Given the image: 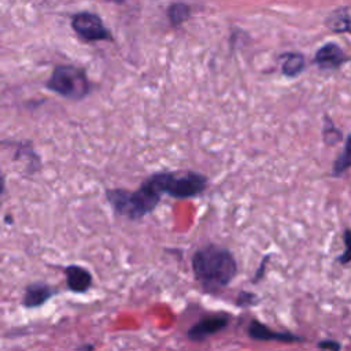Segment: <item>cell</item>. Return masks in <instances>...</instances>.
<instances>
[{"label": "cell", "mask_w": 351, "mask_h": 351, "mask_svg": "<svg viewBox=\"0 0 351 351\" xmlns=\"http://www.w3.org/2000/svg\"><path fill=\"white\" fill-rule=\"evenodd\" d=\"M66 284L71 292L84 293L92 287V274L88 269L78 265H69L64 269Z\"/></svg>", "instance_id": "cell-9"}, {"label": "cell", "mask_w": 351, "mask_h": 351, "mask_svg": "<svg viewBox=\"0 0 351 351\" xmlns=\"http://www.w3.org/2000/svg\"><path fill=\"white\" fill-rule=\"evenodd\" d=\"M326 26L336 33H351V7H341L329 14Z\"/></svg>", "instance_id": "cell-11"}, {"label": "cell", "mask_w": 351, "mask_h": 351, "mask_svg": "<svg viewBox=\"0 0 351 351\" xmlns=\"http://www.w3.org/2000/svg\"><path fill=\"white\" fill-rule=\"evenodd\" d=\"M267 261H269V255H266V256L262 259V262H261V265H259V267H258V270H256L254 278L251 280L252 282H258V281L262 278V276H263V273H265V269H266Z\"/></svg>", "instance_id": "cell-19"}, {"label": "cell", "mask_w": 351, "mask_h": 351, "mask_svg": "<svg viewBox=\"0 0 351 351\" xmlns=\"http://www.w3.org/2000/svg\"><path fill=\"white\" fill-rule=\"evenodd\" d=\"M167 15L174 25H180L189 16V7L184 3H176L169 8Z\"/></svg>", "instance_id": "cell-15"}, {"label": "cell", "mask_w": 351, "mask_h": 351, "mask_svg": "<svg viewBox=\"0 0 351 351\" xmlns=\"http://www.w3.org/2000/svg\"><path fill=\"white\" fill-rule=\"evenodd\" d=\"M304 69V58L300 53H287L282 62V73L288 77L298 75Z\"/></svg>", "instance_id": "cell-13"}, {"label": "cell", "mask_w": 351, "mask_h": 351, "mask_svg": "<svg viewBox=\"0 0 351 351\" xmlns=\"http://www.w3.org/2000/svg\"><path fill=\"white\" fill-rule=\"evenodd\" d=\"M343 241H344V251L337 256V263L347 265L351 262V229L346 228L343 232Z\"/></svg>", "instance_id": "cell-16"}, {"label": "cell", "mask_w": 351, "mask_h": 351, "mask_svg": "<svg viewBox=\"0 0 351 351\" xmlns=\"http://www.w3.org/2000/svg\"><path fill=\"white\" fill-rule=\"evenodd\" d=\"M248 336L261 341H280V343H299L304 341L303 337L291 332H277L258 319H252L248 325Z\"/></svg>", "instance_id": "cell-7"}, {"label": "cell", "mask_w": 351, "mask_h": 351, "mask_svg": "<svg viewBox=\"0 0 351 351\" xmlns=\"http://www.w3.org/2000/svg\"><path fill=\"white\" fill-rule=\"evenodd\" d=\"M322 137L326 145H335L336 143L341 141L343 134L341 132L333 125V122L329 118H325V125L322 129Z\"/></svg>", "instance_id": "cell-14"}, {"label": "cell", "mask_w": 351, "mask_h": 351, "mask_svg": "<svg viewBox=\"0 0 351 351\" xmlns=\"http://www.w3.org/2000/svg\"><path fill=\"white\" fill-rule=\"evenodd\" d=\"M314 62L322 69H337L346 62V55L337 44L329 43L317 51Z\"/></svg>", "instance_id": "cell-10"}, {"label": "cell", "mask_w": 351, "mask_h": 351, "mask_svg": "<svg viewBox=\"0 0 351 351\" xmlns=\"http://www.w3.org/2000/svg\"><path fill=\"white\" fill-rule=\"evenodd\" d=\"M111 1H123V0H111Z\"/></svg>", "instance_id": "cell-21"}, {"label": "cell", "mask_w": 351, "mask_h": 351, "mask_svg": "<svg viewBox=\"0 0 351 351\" xmlns=\"http://www.w3.org/2000/svg\"><path fill=\"white\" fill-rule=\"evenodd\" d=\"M229 325V315L228 314H215L208 315L193 324L186 330V337L192 341H202L222 329H225Z\"/></svg>", "instance_id": "cell-6"}, {"label": "cell", "mask_w": 351, "mask_h": 351, "mask_svg": "<svg viewBox=\"0 0 351 351\" xmlns=\"http://www.w3.org/2000/svg\"><path fill=\"white\" fill-rule=\"evenodd\" d=\"M166 171H159L149 176L136 191L126 189H108L106 196L111 207L129 219H141L160 202L166 193Z\"/></svg>", "instance_id": "cell-1"}, {"label": "cell", "mask_w": 351, "mask_h": 351, "mask_svg": "<svg viewBox=\"0 0 351 351\" xmlns=\"http://www.w3.org/2000/svg\"><path fill=\"white\" fill-rule=\"evenodd\" d=\"M48 89L69 99H82L88 95L89 84L85 73L74 66H58L47 81Z\"/></svg>", "instance_id": "cell-3"}, {"label": "cell", "mask_w": 351, "mask_h": 351, "mask_svg": "<svg viewBox=\"0 0 351 351\" xmlns=\"http://www.w3.org/2000/svg\"><path fill=\"white\" fill-rule=\"evenodd\" d=\"M55 293H56V289H53L51 285L37 281V282L29 284L25 288L22 304L26 308H36L43 306L45 302H48Z\"/></svg>", "instance_id": "cell-8"}, {"label": "cell", "mask_w": 351, "mask_h": 351, "mask_svg": "<svg viewBox=\"0 0 351 351\" xmlns=\"http://www.w3.org/2000/svg\"><path fill=\"white\" fill-rule=\"evenodd\" d=\"M255 299H256V296H255L254 293L241 291V292L239 293V298H237L236 302H237L239 306H251L252 303H255V302H252V300H255Z\"/></svg>", "instance_id": "cell-18"}, {"label": "cell", "mask_w": 351, "mask_h": 351, "mask_svg": "<svg viewBox=\"0 0 351 351\" xmlns=\"http://www.w3.org/2000/svg\"><path fill=\"white\" fill-rule=\"evenodd\" d=\"M208 184V178L200 173L188 170L182 173L167 171L166 193L176 199H189L200 195Z\"/></svg>", "instance_id": "cell-4"}, {"label": "cell", "mask_w": 351, "mask_h": 351, "mask_svg": "<svg viewBox=\"0 0 351 351\" xmlns=\"http://www.w3.org/2000/svg\"><path fill=\"white\" fill-rule=\"evenodd\" d=\"M317 347L321 350H328V351H340L341 350V344L332 339H325V340L318 341Z\"/></svg>", "instance_id": "cell-17"}, {"label": "cell", "mask_w": 351, "mask_h": 351, "mask_svg": "<svg viewBox=\"0 0 351 351\" xmlns=\"http://www.w3.org/2000/svg\"><path fill=\"white\" fill-rule=\"evenodd\" d=\"M71 26L74 32L88 41H101L110 38V32L101 19L90 12H80L73 18Z\"/></svg>", "instance_id": "cell-5"}, {"label": "cell", "mask_w": 351, "mask_h": 351, "mask_svg": "<svg viewBox=\"0 0 351 351\" xmlns=\"http://www.w3.org/2000/svg\"><path fill=\"white\" fill-rule=\"evenodd\" d=\"M78 351H93V346L92 344H85V347L78 348Z\"/></svg>", "instance_id": "cell-20"}, {"label": "cell", "mask_w": 351, "mask_h": 351, "mask_svg": "<svg viewBox=\"0 0 351 351\" xmlns=\"http://www.w3.org/2000/svg\"><path fill=\"white\" fill-rule=\"evenodd\" d=\"M348 169H351V133L346 138L344 148L341 154L337 156V159L333 162L332 166V176L340 177L343 176Z\"/></svg>", "instance_id": "cell-12"}, {"label": "cell", "mask_w": 351, "mask_h": 351, "mask_svg": "<svg viewBox=\"0 0 351 351\" xmlns=\"http://www.w3.org/2000/svg\"><path fill=\"white\" fill-rule=\"evenodd\" d=\"M192 270L196 281L204 289H221L234 278L237 262L228 248L208 244L193 254Z\"/></svg>", "instance_id": "cell-2"}]
</instances>
